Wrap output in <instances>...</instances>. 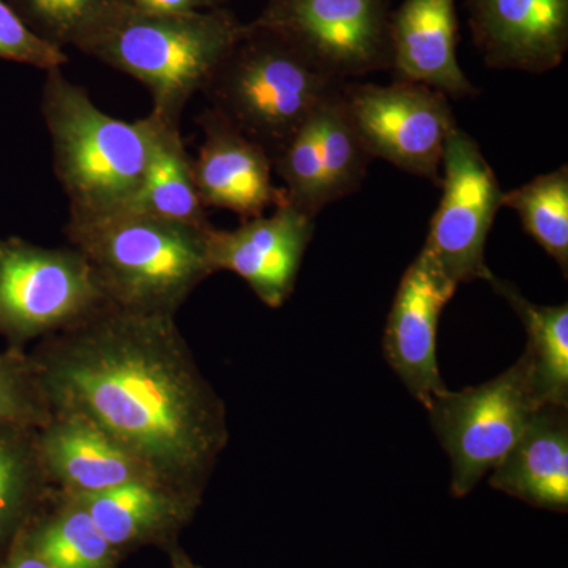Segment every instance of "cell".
I'll list each match as a JSON object with an SVG mask.
<instances>
[{
	"label": "cell",
	"mask_w": 568,
	"mask_h": 568,
	"mask_svg": "<svg viewBox=\"0 0 568 568\" xmlns=\"http://www.w3.org/2000/svg\"><path fill=\"white\" fill-rule=\"evenodd\" d=\"M31 355L54 413L81 414L160 481L203 497L230 432L175 316L108 302Z\"/></svg>",
	"instance_id": "1"
},
{
	"label": "cell",
	"mask_w": 568,
	"mask_h": 568,
	"mask_svg": "<svg viewBox=\"0 0 568 568\" xmlns=\"http://www.w3.org/2000/svg\"><path fill=\"white\" fill-rule=\"evenodd\" d=\"M244 26L223 6L153 14L119 0L81 33L73 48L140 81L151 92V114L181 125L186 104L203 93Z\"/></svg>",
	"instance_id": "2"
},
{
	"label": "cell",
	"mask_w": 568,
	"mask_h": 568,
	"mask_svg": "<svg viewBox=\"0 0 568 568\" xmlns=\"http://www.w3.org/2000/svg\"><path fill=\"white\" fill-rule=\"evenodd\" d=\"M211 227L123 211L69 219L65 235L92 265L110 304L175 316L193 291L213 275L207 261Z\"/></svg>",
	"instance_id": "3"
},
{
	"label": "cell",
	"mask_w": 568,
	"mask_h": 568,
	"mask_svg": "<svg viewBox=\"0 0 568 568\" xmlns=\"http://www.w3.org/2000/svg\"><path fill=\"white\" fill-rule=\"evenodd\" d=\"M41 115L50 132L52 166L69 197L70 219L132 211L151 155V115L112 118L62 69L47 71Z\"/></svg>",
	"instance_id": "4"
},
{
	"label": "cell",
	"mask_w": 568,
	"mask_h": 568,
	"mask_svg": "<svg viewBox=\"0 0 568 568\" xmlns=\"http://www.w3.org/2000/svg\"><path fill=\"white\" fill-rule=\"evenodd\" d=\"M345 84L317 70L274 32L248 22L203 93L212 110L272 159Z\"/></svg>",
	"instance_id": "5"
},
{
	"label": "cell",
	"mask_w": 568,
	"mask_h": 568,
	"mask_svg": "<svg viewBox=\"0 0 568 568\" xmlns=\"http://www.w3.org/2000/svg\"><path fill=\"white\" fill-rule=\"evenodd\" d=\"M108 304L92 265L74 246L0 239V335L10 347L59 334Z\"/></svg>",
	"instance_id": "6"
},
{
	"label": "cell",
	"mask_w": 568,
	"mask_h": 568,
	"mask_svg": "<svg viewBox=\"0 0 568 568\" xmlns=\"http://www.w3.org/2000/svg\"><path fill=\"white\" fill-rule=\"evenodd\" d=\"M540 406L525 355L481 386L437 395L426 410L450 459L452 495H469L503 462Z\"/></svg>",
	"instance_id": "7"
},
{
	"label": "cell",
	"mask_w": 568,
	"mask_h": 568,
	"mask_svg": "<svg viewBox=\"0 0 568 568\" xmlns=\"http://www.w3.org/2000/svg\"><path fill=\"white\" fill-rule=\"evenodd\" d=\"M390 0H267L252 24L339 82L390 71Z\"/></svg>",
	"instance_id": "8"
},
{
	"label": "cell",
	"mask_w": 568,
	"mask_h": 568,
	"mask_svg": "<svg viewBox=\"0 0 568 568\" xmlns=\"http://www.w3.org/2000/svg\"><path fill=\"white\" fill-rule=\"evenodd\" d=\"M347 115L372 159L440 183L444 151L457 129L448 97L410 82L388 85L346 82L342 91Z\"/></svg>",
	"instance_id": "9"
},
{
	"label": "cell",
	"mask_w": 568,
	"mask_h": 568,
	"mask_svg": "<svg viewBox=\"0 0 568 568\" xmlns=\"http://www.w3.org/2000/svg\"><path fill=\"white\" fill-rule=\"evenodd\" d=\"M439 186L443 196L422 252L457 286L489 282L495 274L485 250L504 192L477 141L459 126L448 136Z\"/></svg>",
	"instance_id": "10"
},
{
	"label": "cell",
	"mask_w": 568,
	"mask_h": 568,
	"mask_svg": "<svg viewBox=\"0 0 568 568\" xmlns=\"http://www.w3.org/2000/svg\"><path fill=\"white\" fill-rule=\"evenodd\" d=\"M372 160L351 123L342 92L321 104L272 156L287 203L313 219L357 192Z\"/></svg>",
	"instance_id": "11"
},
{
	"label": "cell",
	"mask_w": 568,
	"mask_h": 568,
	"mask_svg": "<svg viewBox=\"0 0 568 568\" xmlns=\"http://www.w3.org/2000/svg\"><path fill=\"white\" fill-rule=\"evenodd\" d=\"M315 233V219L284 203L268 215L242 220L231 231L211 227L207 261L220 271L241 276L264 305L280 308L293 294L306 248Z\"/></svg>",
	"instance_id": "12"
},
{
	"label": "cell",
	"mask_w": 568,
	"mask_h": 568,
	"mask_svg": "<svg viewBox=\"0 0 568 568\" xmlns=\"http://www.w3.org/2000/svg\"><path fill=\"white\" fill-rule=\"evenodd\" d=\"M458 286L424 252L406 268L384 331V355L409 394L428 407L447 390L437 362L439 320Z\"/></svg>",
	"instance_id": "13"
},
{
	"label": "cell",
	"mask_w": 568,
	"mask_h": 568,
	"mask_svg": "<svg viewBox=\"0 0 568 568\" xmlns=\"http://www.w3.org/2000/svg\"><path fill=\"white\" fill-rule=\"evenodd\" d=\"M474 44L489 69L544 74L568 51V0H466Z\"/></svg>",
	"instance_id": "14"
},
{
	"label": "cell",
	"mask_w": 568,
	"mask_h": 568,
	"mask_svg": "<svg viewBox=\"0 0 568 568\" xmlns=\"http://www.w3.org/2000/svg\"><path fill=\"white\" fill-rule=\"evenodd\" d=\"M197 122L203 142L192 159L193 178L205 209H224L248 220L286 201L274 183V163L263 145L212 108Z\"/></svg>",
	"instance_id": "15"
},
{
	"label": "cell",
	"mask_w": 568,
	"mask_h": 568,
	"mask_svg": "<svg viewBox=\"0 0 568 568\" xmlns=\"http://www.w3.org/2000/svg\"><path fill=\"white\" fill-rule=\"evenodd\" d=\"M37 446L52 488L70 496L156 480L132 452L81 414L55 410L50 424L37 432Z\"/></svg>",
	"instance_id": "16"
},
{
	"label": "cell",
	"mask_w": 568,
	"mask_h": 568,
	"mask_svg": "<svg viewBox=\"0 0 568 568\" xmlns=\"http://www.w3.org/2000/svg\"><path fill=\"white\" fill-rule=\"evenodd\" d=\"M457 48V0H403L392 10L395 81L426 85L448 99L476 95V85L459 65Z\"/></svg>",
	"instance_id": "17"
},
{
	"label": "cell",
	"mask_w": 568,
	"mask_h": 568,
	"mask_svg": "<svg viewBox=\"0 0 568 568\" xmlns=\"http://www.w3.org/2000/svg\"><path fill=\"white\" fill-rule=\"evenodd\" d=\"M489 485L529 506L568 510L567 406L538 407L515 446L491 470Z\"/></svg>",
	"instance_id": "18"
},
{
	"label": "cell",
	"mask_w": 568,
	"mask_h": 568,
	"mask_svg": "<svg viewBox=\"0 0 568 568\" xmlns=\"http://www.w3.org/2000/svg\"><path fill=\"white\" fill-rule=\"evenodd\" d=\"M74 497L118 555L122 549L170 537L190 521L201 504V497L156 480L132 481Z\"/></svg>",
	"instance_id": "19"
},
{
	"label": "cell",
	"mask_w": 568,
	"mask_h": 568,
	"mask_svg": "<svg viewBox=\"0 0 568 568\" xmlns=\"http://www.w3.org/2000/svg\"><path fill=\"white\" fill-rule=\"evenodd\" d=\"M151 115L153 138L144 182L132 211L148 213L170 222L211 227L193 178V164L181 125Z\"/></svg>",
	"instance_id": "20"
},
{
	"label": "cell",
	"mask_w": 568,
	"mask_h": 568,
	"mask_svg": "<svg viewBox=\"0 0 568 568\" xmlns=\"http://www.w3.org/2000/svg\"><path fill=\"white\" fill-rule=\"evenodd\" d=\"M514 308L528 335L525 355L544 405L568 406V305H537L514 283L493 275L488 282Z\"/></svg>",
	"instance_id": "21"
},
{
	"label": "cell",
	"mask_w": 568,
	"mask_h": 568,
	"mask_svg": "<svg viewBox=\"0 0 568 568\" xmlns=\"http://www.w3.org/2000/svg\"><path fill=\"white\" fill-rule=\"evenodd\" d=\"M51 510L21 537L51 568H115L118 552L111 547L78 497L52 489Z\"/></svg>",
	"instance_id": "22"
},
{
	"label": "cell",
	"mask_w": 568,
	"mask_h": 568,
	"mask_svg": "<svg viewBox=\"0 0 568 568\" xmlns=\"http://www.w3.org/2000/svg\"><path fill=\"white\" fill-rule=\"evenodd\" d=\"M37 432L0 424V548L21 532L54 489L41 465Z\"/></svg>",
	"instance_id": "23"
},
{
	"label": "cell",
	"mask_w": 568,
	"mask_h": 568,
	"mask_svg": "<svg viewBox=\"0 0 568 568\" xmlns=\"http://www.w3.org/2000/svg\"><path fill=\"white\" fill-rule=\"evenodd\" d=\"M503 207L514 209L523 230L568 275V166L540 174L504 193Z\"/></svg>",
	"instance_id": "24"
},
{
	"label": "cell",
	"mask_w": 568,
	"mask_h": 568,
	"mask_svg": "<svg viewBox=\"0 0 568 568\" xmlns=\"http://www.w3.org/2000/svg\"><path fill=\"white\" fill-rule=\"evenodd\" d=\"M54 409L31 354L10 347L0 353V424L41 429Z\"/></svg>",
	"instance_id": "25"
},
{
	"label": "cell",
	"mask_w": 568,
	"mask_h": 568,
	"mask_svg": "<svg viewBox=\"0 0 568 568\" xmlns=\"http://www.w3.org/2000/svg\"><path fill=\"white\" fill-rule=\"evenodd\" d=\"M41 39L74 47L82 32L119 0H7Z\"/></svg>",
	"instance_id": "26"
},
{
	"label": "cell",
	"mask_w": 568,
	"mask_h": 568,
	"mask_svg": "<svg viewBox=\"0 0 568 568\" xmlns=\"http://www.w3.org/2000/svg\"><path fill=\"white\" fill-rule=\"evenodd\" d=\"M0 59L36 67L44 73L69 63L65 51L37 36L7 0H0Z\"/></svg>",
	"instance_id": "27"
},
{
	"label": "cell",
	"mask_w": 568,
	"mask_h": 568,
	"mask_svg": "<svg viewBox=\"0 0 568 568\" xmlns=\"http://www.w3.org/2000/svg\"><path fill=\"white\" fill-rule=\"evenodd\" d=\"M133 9L153 14H186L216 9L222 0H123Z\"/></svg>",
	"instance_id": "28"
},
{
	"label": "cell",
	"mask_w": 568,
	"mask_h": 568,
	"mask_svg": "<svg viewBox=\"0 0 568 568\" xmlns=\"http://www.w3.org/2000/svg\"><path fill=\"white\" fill-rule=\"evenodd\" d=\"M2 568H51L29 548L21 534H18L17 547L11 551L9 560Z\"/></svg>",
	"instance_id": "29"
},
{
	"label": "cell",
	"mask_w": 568,
	"mask_h": 568,
	"mask_svg": "<svg viewBox=\"0 0 568 568\" xmlns=\"http://www.w3.org/2000/svg\"><path fill=\"white\" fill-rule=\"evenodd\" d=\"M173 568H201L197 567L196 564H193L192 560L186 558L185 555H183L182 551H174L173 552Z\"/></svg>",
	"instance_id": "30"
}]
</instances>
